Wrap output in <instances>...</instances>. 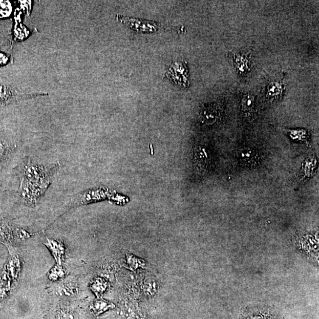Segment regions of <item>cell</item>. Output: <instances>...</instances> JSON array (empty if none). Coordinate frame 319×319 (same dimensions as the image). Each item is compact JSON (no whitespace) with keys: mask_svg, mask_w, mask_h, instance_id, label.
<instances>
[{"mask_svg":"<svg viewBox=\"0 0 319 319\" xmlns=\"http://www.w3.org/2000/svg\"><path fill=\"white\" fill-rule=\"evenodd\" d=\"M60 168L58 163L47 165L25 157L21 166L19 193L25 204L35 207L49 187Z\"/></svg>","mask_w":319,"mask_h":319,"instance_id":"1","label":"cell"},{"mask_svg":"<svg viewBox=\"0 0 319 319\" xmlns=\"http://www.w3.org/2000/svg\"><path fill=\"white\" fill-rule=\"evenodd\" d=\"M46 95V94H25L20 91L13 85L10 84L9 81H7L6 79L0 75V108L13 106L25 99Z\"/></svg>","mask_w":319,"mask_h":319,"instance_id":"2","label":"cell"},{"mask_svg":"<svg viewBox=\"0 0 319 319\" xmlns=\"http://www.w3.org/2000/svg\"><path fill=\"white\" fill-rule=\"evenodd\" d=\"M165 76L180 86L188 87L190 85L188 67L186 64L182 62L172 63Z\"/></svg>","mask_w":319,"mask_h":319,"instance_id":"3","label":"cell"},{"mask_svg":"<svg viewBox=\"0 0 319 319\" xmlns=\"http://www.w3.org/2000/svg\"><path fill=\"white\" fill-rule=\"evenodd\" d=\"M119 21L128 25L132 30L138 32H154L158 30L156 22L143 21L137 19L124 18L121 16L118 18Z\"/></svg>","mask_w":319,"mask_h":319,"instance_id":"4","label":"cell"},{"mask_svg":"<svg viewBox=\"0 0 319 319\" xmlns=\"http://www.w3.org/2000/svg\"><path fill=\"white\" fill-rule=\"evenodd\" d=\"M237 156L242 165L250 168H255L261 162L260 154L255 149L244 147L238 149Z\"/></svg>","mask_w":319,"mask_h":319,"instance_id":"5","label":"cell"},{"mask_svg":"<svg viewBox=\"0 0 319 319\" xmlns=\"http://www.w3.org/2000/svg\"><path fill=\"white\" fill-rule=\"evenodd\" d=\"M194 160L197 168L202 171L206 170L211 161L210 151L203 147H197L194 150Z\"/></svg>","mask_w":319,"mask_h":319,"instance_id":"6","label":"cell"},{"mask_svg":"<svg viewBox=\"0 0 319 319\" xmlns=\"http://www.w3.org/2000/svg\"><path fill=\"white\" fill-rule=\"evenodd\" d=\"M241 111L245 118L252 120L255 112V97L252 94L245 95L241 101Z\"/></svg>","mask_w":319,"mask_h":319,"instance_id":"7","label":"cell"},{"mask_svg":"<svg viewBox=\"0 0 319 319\" xmlns=\"http://www.w3.org/2000/svg\"><path fill=\"white\" fill-rule=\"evenodd\" d=\"M220 117L221 113L217 106H210L202 111L200 114V121L203 124L212 125L216 123Z\"/></svg>","mask_w":319,"mask_h":319,"instance_id":"8","label":"cell"},{"mask_svg":"<svg viewBox=\"0 0 319 319\" xmlns=\"http://www.w3.org/2000/svg\"><path fill=\"white\" fill-rule=\"evenodd\" d=\"M284 91L283 83L274 81L267 87V97L272 101L278 100Z\"/></svg>","mask_w":319,"mask_h":319,"instance_id":"9","label":"cell"},{"mask_svg":"<svg viewBox=\"0 0 319 319\" xmlns=\"http://www.w3.org/2000/svg\"><path fill=\"white\" fill-rule=\"evenodd\" d=\"M235 66L238 72L245 74L250 70V62L247 56L242 53H237L235 58Z\"/></svg>","mask_w":319,"mask_h":319,"instance_id":"10","label":"cell"},{"mask_svg":"<svg viewBox=\"0 0 319 319\" xmlns=\"http://www.w3.org/2000/svg\"><path fill=\"white\" fill-rule=\"evenodd\" d=\"M285 131L295 141L306 142L309 137L308 132L304 129H287Z\"/></svg>","mask_w":319,"mask_h":319,"instance_id":"11","label":"cell"},{"mask_svg":"<svg viewBox=\"0 0 319 319\" xmlns=\"http://www.w3.org/2000/svg\"><path fill=\"white\" fill-rule=\"evenodd\" d=\"M47 246H49L51 250L54 254L56 260L58 261L59 263H61V257L64 254V248H62L60 245L55 241H50L47 239Z\"/></svg>","mask_w":319,"mask_h":319,"instance_id":"12","label":"cell"},{"mask_svg":"<svg viewBox=\"0 0 319 319\" xmlns=\"http://www.w3.org/2000/svg\"><path fill=\"white\" fill-rule=\"evenodd\" d=\"M9 2L1 1H0V14L1 15H7V13H10V4Z\"/></svg>","mask_w":319,"mask_h":319,"instance_id":"13","label":"cell"},{"mask_svg":"<svg viewBox=\"0 0 319 319\" xmlns=\"http://www.w3.org/2000/svg\"><path fill=\"white\" fill-rule=\"evenodd\" d=\"M250 319H268L265 316L262 315H256L251 317Z\"/></svg>","mask_w":319,"mask_h":319,"instance_id":"14","label":"cell"}]
</instances>
